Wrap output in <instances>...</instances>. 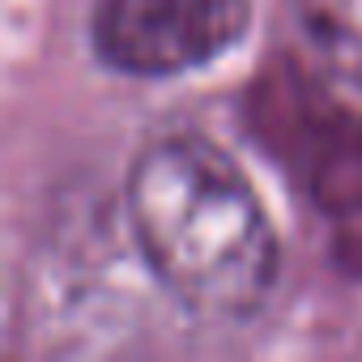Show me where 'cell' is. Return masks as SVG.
I'll return each instance as SVG.
<instances>
[{"label": "cell", "instance_id": "obj_2", "mask_svg": "<svg viewBox=\"0 0 362 362\" xmlns=\"http://www.w3.org/2000/svg\"><path fill=\"white\" fill-rule=\"evenodd\" d=\"M252 26V0H98L90 43L124 77H179L222 60Z\"/></svg>", "mask_w": 362, "mask_h": 362}, {"label": "cell", "instance_id": "obj_3", "mask_svg": "<svg viewBox=\"0 0 362 362\" xmlns=\"http://www.w3.org/2000/svg\"><path fill=\"white\" fill-rule=\"evenodd\" d=\"M290 9L324 73L362 90V0H290Z\"/></svg>", "mask_w": 362, "mask_h": 362}, {"label": "cell", "instance_id": "obj_1", "mask_svg": "<svg viewBox=\"0 0 362 362\" xmlns=\"http://www.w3.org/2000/svg\"><path fill=\"white\" fill-rule=\"evenodd\" d=\"M128 222L158 286L192 315L239 320L264 303L277 239L247 175L214 141H149L128 175Z\"/></svg>", "mask_w": 362, "mask_h": 362}]
</instances>
